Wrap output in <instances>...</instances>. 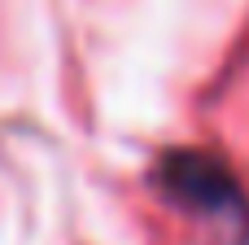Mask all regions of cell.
Instances as JSON below:
<instances>
[{
  "instance_id": "cell-1",
  "label": "cell",
  "mask_w": 249,
  "mask_h": 245,
  "mask_svg": "<svg viewBox=\"0 0 249 245\" xmlns=\"http://www.w3.org/2000/svg\"><path fill=\"white\" fill-rule=\"evenodd\" d=\"M166 188L175 193V202H188L197 210H228L236 206V188L228 180L223 167H214L210 158H197V153H179L166 171H162Z\"/></svg>"
}]
</instances>
